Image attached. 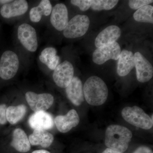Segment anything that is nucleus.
Returning a JSON list of instances; mask_svg holds the SVG:
<instances>
[{"label":"nucleus","mask_w":153,"mask_h":153,"mask_svg":"<svg viewBox=\"0 0 153 153\" xmlns=\"http://www.w3.org/2000/svg\"><path fill=\"white\" fill-rule=\"evenodd\" d=\"M132 137L131 131L126 127L112 125L106 129L105 143L108 148L123 153L127 150Z\"/></svg>","instance_id":"f257e3e1"},{"label":"nucleus","mask_w":153,"mask_h":153,"mask_svg":"<svg viewBox=\"0 0 153 153\" xmlns=\"http://www.w3.org/2000/svg\"><path fill=\"white\" fill-rule=\"evenodd\" d=\"M83 91L84 98L91 105L98 106L104 104L108 96L106 84L97 76L89 77L84 83Z\"/></svg>","instance_id":"f03ea898"},{"label":"nucleus","mask_w":153,"mask_h":153,"mask_svg":"<svg viewBox=\"0 0 153 153\" xmlns=\"http://www.w3.org/2000/svg\"><path fill=\"white\" fill-rule=\"evenodd\" d=\"M121 115L126 121L137 127L149 130L153 127L152 119L139 107L124 108L122 111Z\"/></svg>","instance_id":"7ed1b4c3"},{"label":"nucleus","mask_w":153,"mask_h":153,"mask_svg":"<svg viewBox=\"0 0 153 153\" xmlns=\"http://www.w3.org/2000/svg\"><path fill=\"white\" fill-rule=\"evenodd\" d=\"M90 24V20L88 16L76 15L68 22L66 28L63 30V36L69 39L82 37L87 33Z\"/></svg>","instance_id":"20e7f679"},{"label":"nucleus","mask_w":153,"mask_h":153,"mask_svg":"<svg viewBox=\"0 0 153 153\" xmlns=\"http://www.w3.org/2000/svg\"><path fill=\"white\" fill-rule=\"evenodd\" d=\"M19 67L17 54L10 50L5 51L0 58V77L4 80L12 79L17 74Z\"/></svg>","instance_id":"39448f33"},{"label":"nucleus","mask_w":153,"mask_h":153,"mask_svg":"<svg viewBox=\"0 0 153 153\" xmlns=\"http://www.w3.org/2000/svg\"><path fill=\"white\" fill-rule=\"evenodd\" d=\"M121 52L119 44L114 42L96 49L92 55V60L96 64L101 65L111 59L118 60Z\"/></svg>","instance_id":"423d86ee"},{"label":"nucleus","mask_w":153,"mask_h":153,"mask_svg":"<svg viewBox=\"0 0 153 153\" xmlns=\"http://www.w3.org/2000/svg\"><path fill=\"white\" fill-rule=\"evenodd\" d=\"M18 37L21 44L30 52H35L38 49V41L35 28L26 23L19 26Z\"/></svg>","instance_id":"0eeeda50"},{"label":"nucleus","mask_w":153,"mask_h":153,"mask_svg":"<svg viewBox=\"0 0 153 153\" xmlns=\"http://www.w3.org/2000/svg\"><path fill=\"white\" fill-rule=\"evenodd\" d=\"M25 98L30 108L35 112L46 111L52 106L54 100L50 94H38L32 91L27 92Z\"/></svg>","instance_id":"6e6552de"},{"label":"nucleus","mask_w":153,"mask_h":153,"mask_svg":"<svg viewBox=\"0 0 153 153\" xmlns=\"http://www.w3.org/2000/svg\"><path fill=\"white\" fill-rule=\"evenodd\" d=\"M74 74L73 65L69 61L65 60L54 70L53 80L58 87L66 88L73 79Z\"/></svg>","instance_id":"1a4fd4ad"},{"label":"nucleus","mask_w":153,"mask_h":153,"mask_svg":"<svg viewBox=\"0 0 153 153\" xmlns=\"http://www.w3.org/2000/svg\"><path fill=\"white\" fill-rule=\"evenodd\" d=\"M134 57L138 81L140 82L149 81L153 76L152 65L140 52H136Z\"/></svg>","instance_id":"9d476101"},{"label":"nucleus","mask_w":153,"mask_h":153,"mask_svg":"<svg viewBox=\"0 0 153 153\" xmlns=\"http://www.w3.org/2000/svg\"><path fill=\"white\" fill-rule=\"evenodd\" d=\"M68 22V12L66 6L62 3L57 4L52 9L50 22L52 26L59 31L65 29Z\"/></svg>","instance_id":"9b49d317"},{"label":"nucleus","mask_w":153,"mask_h":153,"mask_svg":"<svg viewBox=\"0 0 153 153\" xmlns=\"http://www.w3.org/2000/svg\"><path fill=\"white\" fill-rule=\"evenodd\" d=\"M28 8L27 1H13L9 4L3 5L0 9V13L4 18L10 19L24 15L28 10Z\"/></svg>","instance_id":"f8f14e48"},{"label":"nucleus","mask_w":153,"mask_h":153,"mask_svg":"<svg viewBox=\"0 0 153 153\" xmlns=\"http://www.w3.org/2000/svg\"><path fill=\"white\" fill-rule=\"evenodd\" d=\"M79 122V115L74 109L69 111L65 115L57 116L55 119L57 129L63 133L68 132L73 127L78 125Z\"/></svg>","instance_id":"ddd939ff"},{"label":"nucleus","mask_w":153,"mask_h":153,"mask_svg":"<svg viewBox=\"0 0 153 153\" xmlns=\"http://www.w3.org/2000/svg\"><path fill=\"white\" fill-rule=\"evenodd\" d=\"M29 125L34 130L51 129L54 126V122L51 115L45 111L35 112L28 120Z\"/></svg>","instance_id":"4468645a"},{"label":"nucleus","mask_w":153,"mask_h":153,"mask_svg":"<svg viewBox=\"0 0 153 153\" xmlns=\"http://www.w3.org/2000/svg\"><path fill=\"white\" fill-rule=\"evenodd\" d=\"M66 95L68 99L76 106H79L84 101L83 86L81 80L74 76L69 85L66 88Z\"/></svg>","instance_id":"2eb2a0df"},{"label":"nucleus","mask_w":153,"mask_h":153,"mask_svg":"<svg viewBox=\"0 0 153 153\" xmlns=\"http://www.w3.org/2000/svg\"><path fill=\"white\" fill-rule=\"evenodd\" d=\"M121 35L120 28L116 25L108 26L101 31L96 38L94 44L98 48L116 42Z\"/></svg>","instance_id":"dca6fc26"},{"label":"nucleus","mask_w":153,"mask_h":153,"mask_svg":"<svg viewBox=\"0 0 153 153\" xmlns=\"http://www.w3.org/2000/svg\"><path fill=\"white\" fill-rule=\"evenodd\" d=\"M134 66V57L132 52L127 50L121 51L118 59L117 74L120 76H126Z\"/></svg>","instance_id":"f3484780"},{"label":"nucleus","mask_w":153,"mask_h":153,"mask_svg":"<svg viewBox=\"0 0 153 153\" xmlns=\"http://www.w3.org/2000/svg\"><path fill=\"white\" fill-rule=\"evenodd\" d=\"M11 145L20 152H27L31 149V144L27 134L20 128H16L14 131Z\"/></svg>","instance_id":"a211bd4d"},{"label":"nucleus","mask_w":153,"mask_h":153,"mask_svg":"<svg viewBox=\"0 0 153 153\" xmlns=\"http://www.w3.org/2000/svg\"><path fill=\"white\" fill-rule=\"evenodd\" d=\"M29 140L32 146H40L43 148H48L53 143L54 137L47 131L34 130L33 133L29 136Z\"/></svg>","instance_id":"6ab92c4d"},{"label":"nucleus","mask_w":153,"mask_h":153,"mask_svg":"<svg viewBox=\"0 0 153 153\" xmlns=\"http://www.w3.org/2000/svg\"><path fill=\"white\" fill-rule=\"evenodd\" d=\"M52 5L49 0H42L37 7L31 9L30 12L31 22L38 23L41 21L42 16H48L51 13Z\"/></svg>","instance_id":"aec40b11"},{"label":"nucleus","mask_w":153,"mask_h":153,"mask_svg":"<svg viewBox=\"0 0 153 153\" xmlns=\"http://www.w3.org/2000/svg\"><path fill=\"white\" fill-rule=\"evenodd\" d=\"M39 59L51 70H54L59 65L60 58L57 55L56 49L52 47L45 48L41 52Z\"/></svg>","instance_id":"412c9836"},{"label":"nucleus","mask_w":153,"mask_h":153,"mask_svg":"<svg viewBox=\"0 0 153 153\" xmlns=\"http://www.w3.org/2000/svg\"><path fill=\"white\" fill-rule=\"evenodd\" d=\"M27 110V107L23 104L8 107L7 109V120L11 124L17 123L24 117Z\"/></svg>","instance_id":"4be33fe9"},{"label":"nucleus","mask_w":153,"mask_h":153,"mask_svg":"<svg viewBox=\"0 0 153 153\" xmlns=\"http://www.w3.org/2000/svg\"><path fill=\"white\" fill-rule=\"evenodd\" d=\"M134 19L137 22L153 24V7L150 5L140 8L133 15Z\"/></svg>","instance_id":"5701e85b"},{"label":"nucleus","mask_w":153,"mask_h":153,"mask_svg":"<svg viewBox=\"0 0 153 153\" xmlns=\"http://www.w3.org/2000/svg\"><path fill=\"white\" fill-rule=\"evenodd\" d=\"M118 2L117 0H93L91 7L94 11L108 10L115 7Z\"/></svg>","instance_id":"b1692460"},{"label":"nucleus","mask_w":153,"mask_h":153,"mask_svg":"<svg viewBox=\"0 0 153 153\" xmlns=\"http://www.w3.org/2000/svg\"><path fill=\"white\" fill-rule=\"evenodd\" d=\"M152 0H130L128 1V5L130 8L134 10H137L140 8L152 4Z\"/></svg>","instance_id":"393cba45"},{"label":"nucleus","mask_w":153,"mask_h":153,"mask_svg":"<svg viewBox=\"0 0 153 153\" xmlns=\"http://www.w3.org/2000/svg\"><path fill=\"white\" fill-rule=\"evenodd\" d=\"M71 3L73 5L78 7L82 11H87L91 5V0H71Z\"/></svg>","instance_id":"a878e982"},{"label":"nucleus","mask_w":153,"mask_h":153,"mask_svg":"<svg viewBox=\"0 0 153 153\" xmlns=\"http://www.w3.org/2000/svg\"><path fill=\"white\" fill-rule=\"evenodd\" d=\"M7 108L5 104L0 105V124L5 125L7 122Z\"/></svg>","instance_id":"bb28decb"},{"label":"nucleus","mask_w":153,"mask_h":153,"mask_svg":"<svg viewBox=\"0 0 153 153\" xmlns=\"http://www.w3.org/2000/svg\"><path fill=\"white\" fill-rule=\"evenodd\" d=\"M133 153H153L149 148L146 146H141L137 149Z\"/></svg>","instance_id":"cd10ccee"},{"label":"nucleus","mask_w":153,"mask_h":153,"mask_svg":"<svg viewBox=\"0 0 153 153\" xmlns=\"http://www.w3.org/2000/svg\"><path fill=\"white\" fill-rule=\"evenodd\" d=\"M102 153H123L117 152V151L113 150L110 149L109 148L105 149Z\"/></svg>","instance_id":"c85d7f7f"},{"label":"nucleus","mask_w":153,"mask_h":153,"mask_svg":"<svg viewBox=\"0 0 153 153\" xmlns=\"http://www.w3.org/2000/svg\"><path fill=\"white\" fill-rule=\"evenodd\" d=\"M32 153H51L50 152H48L45 150H39L34 151Z\"/></svg>","instance_id":"c756f323"},{"label":"nucleus","mask_w":153,"mask_h":153,"mask_svg":"<svg viewBox=\"0 0 153 153\" xmlns=\"http://www.w3.org/2000/svg\"><path fill=\"white\" fill-rule=\"evenodd\" d=\"M13 1H11V0H0V3L4 4H9V3Z\"/></svg>","instance_id":"7c9ffc66"}]
</instances>
